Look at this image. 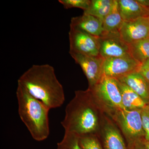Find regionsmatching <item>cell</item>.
<instances>
[{"label": "cell", "instance_id": "6da1fadb", "mask_svg": "<svg viewBox=\"0 0 149 149\" xmlns=\"http://www.w3.org/2000/svg\"><path fill=\"white\" fill-rule=\"evenodd\" d=\"M105 113L91 89L77 91L68 104L61 124L65 132L99 135Z\"/></svg>", "mask_w": 149, "mask_h": 149}, {"label": "cell", "instance_id": "7a4b0ae2", "mask_svg": "<svg viewBox=\"0 0 149 149\" xmlns=\"http://www.w3.org/2000/svg\"><path fill=\"white\" fill-rule=\"evenodd\" d=\"M17 84L50 109L61 106L65 100L63 87L50 65H33L19 77Z\"/></svg>", "mask_w": 149, "mask_h": 149}, {"label": "cell", "instance_id": "3957f363", "mask_svg": "<svg viewBox=\"0 0 149 149\" xmlns=\"http://www.w3.org/2000/svg\"><path fill=\"white\" fill-rule=\"evenodd\" d=\"M16 96L19 117L32 138L37 141L47 139L50 133L49 113L50 109L18 84Z\"/></svg>", "mask_w": 149, "mask_h": 149}, {"label": "cell", "instance_id": "277c9868", "mask_svg": "<svg viewBox=\"0 0 149 149\" xmlns=\"http://www.w3.org/2000/svg\"><path fill=\"white\" fill-rule=\"evenodd\" d=\"M142 110H128L119 108L109 111L105 113L121 130L127 145L145 140Z\"/></svg>", "mask_w": 149, "mask_h": 149}, {"label": "cell", "instance_id": "5b68a950", "mask_svg": "<svg viewBox=\"0 0 149 149\" xmlns=\"http://www.w3.org/2000/svg\"><path fill=\"white\" fill-rule=\"evenodd\" d=\"M89 89L92 90L105 113L112 110L125 109L116 79L103 75L98 83Z\"/></svg>", "mask_w": 149, "mask_h": 149}, {"label": "cell", "instance_id": "8992f818", "mask_svg": "<svg viewBox=\"0 0 149 149\" xmlns=\"http://www.w3.org/2000/svg\"><path fill=\"white\" fill-rule=\"evenodd\" d=\"M69 52L89 56L100 55L99 37L70 27Z\"/></svg>", "mask_w": 149, "mask_h": 149}, {"label": "cell", "instance_id": "52a82bcc", "mask_svg": "<svg viewBox=\"0 0 149 149\" xmlns=\"http://www.w3.org/2000/svg\"><path fill=\"white\" fill-rule=\"evenodd\" d=\"M69 54L83 70L88 80V88H93L103 75L105 59L101 55L89 56L72 52Z\"/></svg>", "mask_w": 149, "mask_h": 149}, {"label": "cell", "instance_id": "ba28073f", "mask_svg": "<svg viewBox=\"0 0 149 149\" xmlns=\"http://www.w3.org/2000/svg\"><path fill=\"white\" fill-rule=\"evenodd\" d=\"M141 64L131 56L105 59L103 75L118 79L132 72H138Z\"/></svg>", "mask_w": 149, "mask_h": 149}, {"label": "cell", "instance_id": "9c48e42d", "mask_svg": "<svg viewBox=\"0 0 149 149\" xmlns=\"http://www.w3.org/2000/svg\"><path fill=\"white\" fill-rule=\"evenodd\" d=\"M99 40L100 55L104 59L131 56L128 46L121 40L119 32L104 34Z\"/></svg>", "mask_w": 149, "mask_h": 149}, {"label": "cell", "instance_id": "30bf717a", "mask_svg": "<svg viewBox=\"0 0 149 149\" xmlns=\"http://www.w3.org/2000/svg\"><path fill=\"white\" fill-rule=\"evenodd\" d=\"M122 41L127 45L149 37V17L125 21L119 31Z\"/></svg>", "mask_w": 149, "mask_h": 149}, {"label": "cell", "instance_id": "8fae6325", "mask_svg": "<svg viewBox=\"0 0 149 149\" xmlns=\"http://www.w3.org/2000/svg\"><path fill=\"white\" fill-rule=\"evenodd\" d=\"M98 136L103 149H128L117 126L106 113Z\"/></svg>", "mask_w": 149, "mask_h": 149}, {"label": "cell", "instance_id": "7c38bea8", "mask_svg": "<svg viewBox=\"0 0 149 149\" xmlns=\"http://www.w3.org/2000/svg\"><path fill=\"white\" fill-rule=\"evenodd\" d=\"M70 27L96 37H101L104 33L102 22L95 17L86 14L71 18Z\"/></svg>", "mask_w": 149, "mask_h": 149}, {"label": "cell", "instance_id": "4fadbf2b", "mask_svg": "<svg viewBox=\"0 0 149 149\" xmlns=\"http://www.w3.org/2000/svg\"><path fill=\"white\" fill-rule=\"evenodd\" d=\"M120 14L124 21L149 17V8L139 0H118Z\"/></svg>", "mask_w": 149, "mask_h": 149}, {"label": "cell", "instance_id": "5bb4252c", "mask_svg": "<svg viewBox=\"0 0 149 149\" xmlns=\"http://www.w3.org/2000/svg\"><path fill=\"white\" fill-rule=\"evenodd\" d=\"M117 80L125 83L149 105V82L139 72H134Z\"/></svg>", "mask_w": 149, "mask_h": 149}, {"label": "cell", "instance_id": "9a60e30c", "mask_svg": "<svg viewBox=\"0 0 149 149\" xmlns=\"http://www.w3.org/2000/svg\"><path fill=\"white\" fill-rule=\"evenodd\" d=\"M121 93L123 105L128 110H142L147 105L143 100L125 83L117 80Z\"/></svg>", "mask_w": 149, "mask_h": 149}, {"label": "cell", "instance_id": "2e32d148", "mask_svg": "<svg viewBox=\"0 0 149 149\" xmlns=\"http://www.w3.org/2000/svg\"><path fill=\"white\" fill-rule=\"evenodd\" d=\"M124 22L120 14L118 0H114L109 13L102 22L103 34L119 32Z\"/></svg>", "mask_w": 149, "mask_h": 149}, {"label": "cell", "instance_id": "e0dca14e", "mask_svg": "<svg viewBox=\"0 0 149 149\" xmlns=\"http://www.w3.org/2000/svg\"><path fill=\"white\" fill-rule=\"evenodd\" d=\"M114 0H91V4L83 13L90 15L103 22L110 11Z\"/></svg>", "mask_w": 149, "mask_h": 149}, {"label": "cell", "instance_id": "ac0fdd59", "mask_svg": "<svg viewBox=\"0 0 149 149\" xmlns=\"http://www.w3.org/2000/svg\"><path fill=\"white\" fill-rule=\"evenodd\" d=\"M128 46L130 56L141 64L149 60V37Z\"/></svg>", "mask_w": 149, "mask_h": 149}, {"label": "cell", "instance_id": "d6986e66", "mask_svg": "<svg viewBox=\"0 0 149 149\" xmlns=\"http://www.w3.org/2000/svg\"><path fill=\"white\" fill-rule=\"evenodd\" d=\"M57 149H83L79 142V136L70 133L65 132L61 141L57 144Z\"/></svg>", "mask_w": 149, "mask_h": 149}, {"label": "cell", "instance_id": "ffe728a7", "mask_svg": "<svg viewBox=\"0 0 149 149\" xmlns=\"http://www.w3.org/2000/svg\"><path fill=\"white\" fill-rule=\"evenodd\" d=\"M79 142L83 149H103L97 134H89L79 136Z\"/></svg>", "mask_w": 149, "mask_h": 149}, {"label": "cell", "instance_id": "44dd1931", "mask_svg": "<svg viewBox=\"0 0 149 149\" xmlns=\"http://www.w3.org/2000/svg\"><path fill=\"white\" fill-rule=\"evenodd\" d=\"M59 2L65 9L79 8L87 10L91 4V0H59Z\"/></svg>", "mask_w": 149, "mask_h": 149}, {"label": "cell", "instance_id": "7402d4cb", "mask_svg": "<svg viewBox=\"0 0 149 149\" xmlns=\"http://www.w3.org/2000/svg\"><path fill=\"white\" fill-rule=\"evenodd\" d=\"M143 128L145 133V140L149 141V105L141 111Z\"/></svg>", "mask_w": 149, "mask_h": 149}, {"label": "cell", "instance_id": "603a6c76", "mask_svg": "<svg viewBox=\"0 0 149 149\" xmlns=\"http://www.w3.org/2000/svg\"><path fill=\"white\" fill-rule=\"evenodd\" d=\"M138 72L149 82V60L141 64Z\"/></svg>", "mask_w": 149, "mask_h": 149}, {"label": "cell", "instance_id": "cb8c5ba5", "mask_svg": "<svg viewBox=\"0 0 149 149\" xmlns=\"http://www.w3.org/2000/svg\"><path fill=\"white\" fill-rule=\"evenodd\" d=\"M144 141H137L135 143L127 145L128 149H145Z\"/></svg>", "mask_w": 149, "mask_h": 149}, {"label": "cell", "instance_id": "d4e9b609", "mask_svg": "<svg viewBox=\"0 0 149 149\" xmlns=\"http://www.w3.org/2000/svg\"><path fill=\"white\" fill-rule=\"evenodd\" d=\"M144 145H145V149H149V141H144Z\"/></svg>", "mask_w": 149, "mask_h": 149}]
</instances>
